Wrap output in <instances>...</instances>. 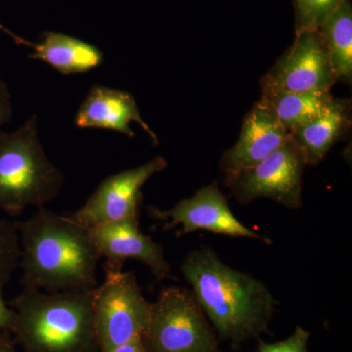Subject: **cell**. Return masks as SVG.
<instances>
[{"label": "cell", "instance_id": "cell-1", "mask_svg": "<svg viewBox=\"0 0 352 352\" xmlns=\"http://www.w3.org/2000/svg\"><path fill=\"white\" fill-rule=\"evenodd\" d=\"M182 271L219 340L239 349L270 333L277 302L263 282L229 267L208 247L189 252Z\"/></svg>", "mask_w": 352, "mask_h": 352}, {"label": "cell", "instance_id": "cell-2", "mask_svg": "<svg viewBox=\"0 0 352 352\" xmlns=\"http://www.w3.org/2000/svg\"><path fill=\"white\" fill-rule=\"evenodd\" d=\"M16 224L24 288L46 293L96 288L101 256L89 229L44 208Z\"/></svg>", "mask_w": 352, "mask_h": 352}, {"label": "cell", "instance_id": "cell-3", "mask_svg": "<svg viewBox=\"0 0 352 352\" xmlns=\"http://www.w3.org/2000/svg\"><path fill=\"white\" fill-rule=\"evenodd\" d=\"M94 289L46 293L23 289L9 302L16 314L11 331L16 344L24 352H100L92 311Z\"/></svg>", "mask_w": 352, "mask_h": 352}, {"label": "cell", "instance_id": "cell-4", "mask_svg": "<svg viewBox=\"0 0 352 352\" xmlns=\"http://www.w3.org/2000/svg\"><path fill=\"white\" fill-rule=\"evenodd\" d=\"M64 173L51 163L38 138V117L10 133L0 132V210L18 217L54 200Z\"/></svg>", "mask_w": 352, "mask_h": 352}, {"label": "cell", "instance_id": "cell-5", "mask_svg": "<svg viewBox=\"0 0 352 352\" xmlns=\"http://www.w3.org/2000/svg\"><path fill=\"white\" fill-rule=\"evenodd\" d=\"M141 340L147 352H222L194 294L177 287L164 289L152 303Z\"/></svg>", "mask_w": 352, "mask_h": 352}, {"label": "cell", "instance_id": "cell-6", "mask_svg": "<svg viewBox=\"0 0 352 352\" xmlns=\"http://www.w3.org/2000/svg\"><path fill=\"white\" fill-rule=\"evenodd\" d=\"M152 303L141 292L133 272L106 271L105 281L92 292L95 335L100 352H108L147 330Z\"/></svg>", "mask_w": 352, "mask_h": 352}, {"label": "cell", "instance_id": "cell-7", "mask_svg": "<svg viewBox=\"0 0 352 352\" xmlns=\"http://www.w3.org/2000/svg\"><path fill=\"white\" fill-rule=\"evenodd\" d=\"M305 164L293 139L252 168L226 177L227 185L242 204L268 198L284 207H302V173Z\"/></svg>", "mask_w": 352, "mask_h": 352}, {"label": "cell", "instance_id": "cell-8", "mask_svg": "<svg viewBox=\"0 0 352 352\" xmlns=\"http://www.w3.org/2000/svg\"><path fill=\"white\" fill-rule=\"evenodd\" d=\"M168 166L166 160L157 157L132 170L120 171L105 178L80 210L67 214L76 223L92 227L139 219L141 189L146 182Z\"/></svg>", "mask_w": 352, "mask_h": 352}, {"label": "cell", "instance_id": "cell-9", "mask_svg": "<svg viewBox=\"0 0 352 352\" xmlns=\"http://www.w3.org/2000/svg\"><path fill=\"white\" fill-rule=\"evenodd\" d=\"M337 82L320 32L296 34L295 43L261 82L298 94H329Z\"/></svg>", "mask_w": 352, "mask_h": 352}, {"label": "cell", "instance_id": "cell-10", "mask_svg": "<svg viewBox=\"0 0 352 352\" xmlns=\"http://www.w3.org/2000/svg\"><path fill=\"white\" fill-rule=\"evenodd\" d=\"M148 212L153 219L170 221L164 224V229H171L180 224L182 229L177 235L207 230L231 237L258 239L271 244L268 238L258 235L241 223L229 208L228 201L220 192L217 182L203 187L192 198L180 201L170 210L149 207Z\"/></svg>", "mask_w": 352, "mask_h": 352}, {"label": "cell", "instance_id": "cell-11", "mask_svg": "<svg viewBox=\"0 0 352 352\" xmlns=\"http://www.w3.org/2000/svg\"><path fill=\"white\" fill-rule=\"evenodd\" d=\"M88 229L101 258L106 259L105 271L122 270L124 261L134 259L147 265L157 281L173 278L163 247L140 232L138 219L111 222Z\"/></svg>", "mask_w": 352, "mask_h": 352}, {"label": "cell", "instance_id": "cell-12", "mask_svg": "<svg viewBox=\"0 0 352 352\" xmlns=\"http://www.w3.org/2000/svg\"><path fill=\"white\" fill-rule=\"evenodd\" d=\"M289 133L263 99L245 117L237 143L222 157L226 177L256 166L288 140Z\"/></svg>", "mask_w": 352, "mask_h": 352}, {"label": "cell", "instance_id": "cell-13", "mask_svg": "<svg viewBox=\"0 0 352 352\" xmlns=\"http://www.w3.org/2000/svg\"><path fill=\"white\" fill-rule=\"evenodd\" d=\"M131 122H138L155 144L159 143L156 134L141 118L135 98L129 92L101 85L90 88L75 118V126L80 129H110L133 138Z\"/></svg>", "mask_w": 352, "mask_h": 352}, {"label": "cell", "instance_id": "cell-14", "mask_svg": "<svg viewBox=\"0 0 352 352\" xmlns=\"http://www.w3.org/2000/svg\"><path fill=\"white\" fill-rule=\"evenodd\" d=\"M351 119L349 102L333 98L325 112L289 132L307 166L320 163L351 126Z\"/></svg>", "mask_w": 352, "mask_h": 352}, {"label": "cell", "instance_id": "cell-15", "mask_svg": "<svg viewBox=\"0 0 352 352\" xmlns=\"http://www.w3.org/2000/svg\"><path fill=\"white\" fill-rule=\"evenodd\" d=\"M30 47L34 50L30 57L45 62L63 75L87 73L103 62V52L97 46L61 32H43V41Z\"/></svg>", "mask_w": 352, "mask_h": 352}, {"label": "cell", "instance_id": "cell-16", "mask_svg": "<svg viewBox=\"0 0 352 352\" xmlns=\"http://www.w3.org/2000/svg\"><path fill=\"white\" fill-rule=\"evenodd\" d=\"M261 99L287 131L291 132L325 112L333 100L329 94H298L261 82Z\"/></svg>", "mask_w": 352, "mask_h": 352}, {"label": "cell", "instance_id": "cell-17", "mask_svg": "<svg viewBox=\"0 0 352 352\" xmlns=\"http://www.w3.org/2000/svg\"><path fill=\"white\" fill-rule=\"evenodd\" d=\"M327 48L336 80L351 82L352 78V9L351 2L342 3L319 28Z\"/></svg>", "mask_w": 352, "mask_h": 352}, {"label": "cell", "instance_id": "cell-18", "mask_svg": "<svg viewBox=\"0 0 352 352\" xmlns=\"http://www.w3.org/2000/svg\"><path fill=\"white\" fill-rule=\"evenodd\" d=\"M21 244L16 221L0 219V285L6 286L19 266Z\"/></svg>", "mask_w": 352, "mask_h": 352}, {"label": "cell", "instance_id": "cell-19", "mask_svg": "<svg viewBox=\"0 0 352 352\" xmlns=\"http://www.w3.org/2000/svg\"><path fill=\"white\" fill-rule=\"evenodd\" d=\"M344 0H295L296 32L316 31Z\"/></svg>", "mask_w": 352, "mask_h": 352}, {"label": "cell", "instance_id": "cell-20", "mask_svg": "<svg viewBox=\"0 0 352 352\" xmlns=\"http://www.w3.org/2000/svg\"><path fill=\"white\" fill-rule=\"evenodd\" d=\"M310 333L300 326H296L295 331L288 339L274 344H266L259 340L258 352H307V344Z\"/></svg>", "mask_w": 352, "mask_h": 352}, {"label": "cell", "instance_id": "cell-21", "mask_svg": "<svg viewBox=\"0 0 352 352\" xmlns=\"http://www.w3.org/2000/svg\"><path fill=\"white\" fill-rule=\"evenodd\" d=\"M4 286L0 285V332L3 331H12L16 314L14 309L7 305L4 300Z\"/></svg>", "mask_w": 352, "mask_h": 352}, {"label": "cell", "instance_id": "cell-22", "mask_svg": "<svg viewBox=\"0 0 352 352\" xmlns=\"http://www.w3.org/2000/svg\"><path fill=\"white\" fill-rule=\"evenodd\" d=\"M12 118L10 94L6 83L0 78V126L10 122Z\"/></svg>", "mask_w": 352, "mask_h": 352}, {"label": "cell", "instance_id": "cell-23", "mask_svg": "<svg viewBox=\"0 0 352 352\" xmlns=\"http://www.w3.org/2000/svg\"><path fill=\"white\" fill-rule=\"evenodd\" d=\"M108 352H147L141 339L132 340L126 344L111 349Z\"/></svg>", "mask_w": 352, "mask_h": 352}, {"label": "cell", "instance_id": "cell-24", "mask_svg": "<svg viewBox=\"0 0 352 352\" xmlns=\"http://www.w3.org/2000/svg\"><path fill=\"white\" fill-rule=\"evenodd\" d=\"M16 342L10 331L0 332V352L16 351Z\"/></svg>", "mask_w": 352, "mask_h": 352}, {"label": "cell", "instance_id": "cell-25", "mask_svg": "<svg viewBox=\"0 0 352 352\" xmlns=\"http://www.w3.org/2000/svg\"><path fill=\"white\" fill-rule=\"evenodd\" d=\"M0 31L6 32V34H8V36H10L11 38L15 41L16 43L18 44H22V45L29 46L30 45V41H25L24 38H19V36H16V34H14L13 32H11L9 31V30H7L6 27H3L1 23H0Z\"/></svg>", "mask_w": 352, "mask_h": 352}]
</instances>
